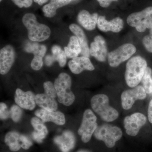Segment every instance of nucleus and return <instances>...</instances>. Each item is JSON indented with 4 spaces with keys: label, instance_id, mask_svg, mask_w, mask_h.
<instances>
[{
    "label": "nucleus",
    "instance_id": "cd10ccee",
    "mask_svg": "<svg viewBox=\"0 0 152 152\" xmlns=\"http://www.w3.org/2000/svg\"><path fill=\"white\" fill-rule=\"evenodd\" d=\"M10 117L15 122H18L22 116V110L21 107L18 105H14L11 107L10 111Z\"/></svg>",
    "mask_w": 152,
    "mask_h": 152
},
{
    "label": "nucleus",
    "instance_id": "9d476101",
    "mask_svg": "<svg viewBox=\"0 0 152 152\" xmlns=\"http://www.w3.org/2000/svg\"><path fill=\"white\" fill-rule=\"evenodd\" d=\"M146 97V93L142 86H137L131 89L124 91L121 96L123 109L130 110L136 101L143 100Z\"/></svg>",
    "mask_w": 152,
    "mask_h": 152
},
{
    "label": "nucleus",
    "instance_id": "6e6552de",
    "mask_svg": "<svg viewBox=\"0 0 152 152\" xmlns=\"http://www.w3.org/2000/svg\"><path fill=\"white\" fill-rule=\"evenodd\" d=\"M96 121V117L91 110L87 109L85 110L81 125L78 130V133L81 136V140L83 142H88L91 140L98 127Z\"/></svg>",
    "mask_w": 152,
    "mask_h": 152
},
{
    "label": "nucleus",
    "instance_id": "f704fd0d",
    "mask_svg": "<svg viewBox=\"0 0 152 152\" xmlns=\"http://www.w3.org/2000/svg\"><path fill=\"white\" fill-rule=\"evenodd\" d=\"M118 0H97L100 5L103 8H107L110 6L112 2Z\"/></svg>",
    "mask_w": 152,
    "mask_h": 152
},
{
    "label": "nucleus",
    "instance_id": "4c0bfd02",
    "mask_svg": "<svg viewBox=\"0 0 152 152\" xmlns=\"http://www.w3.org/2000/svg\"><path fill=\"white\" fill-rule=\"evenodd\" d=\"M2 1V0H0V1Z\"/></svg>",
    "mask_w": 152,
    "mask_h": 152
},
{
    "label": "nucleus",
    "instance_id": "1a4fd4ad",
    "mask_svg": "<svg viewBox=\"0 0 152 152\" xmlns=\"http://www.w3.org/2000/svg\"><path fill=\"white\" fill-rule=\"evenodd\" d=\"M146 122V117L141 113H134L125 117L124 124L126 133L132 137L137 135Z\"/></svg>",
    "mask_w": 152,
    "mask_h": 152
},
{
    "label": "nucleus",
    "instance_id": "f8f14e48",
    "mask_svg": "<svg viewBox=\"0 0 152 152\" xmlns=\"http://www.w3.org/2000/svg\"><path fill=\"white\" fill-rule=\"evenodd\" d=\"M15 58V52L13 47L7 45L0 50V73L7 74L13 64Z\"/></svg>",
    "mask_w": 152,
    "mask_h": 152
},
{
    "label": "nucleus",
    "instance_id": "2eb2a0df",
    "mask_svg": "<svg viewBox=\"0 0 152 152\" xmlns=\"http://www.w3.org/2000/svg\"><path fill=\"white\" fill-rule=\"evenodd\" d=\"M69 68L73 73L79 74L84 70L93 71L95 67L89 58L83 56L77 57L68 63Z\"/></svg>",
    "mask_w": 152,
    "mask_h": 152
},
{
    "label": "nucleus",
    "instance_id": "aec40b11",
    "mask_svg": "<svg viewBox=\"0 0 152 152\" xmlns=\"http://www.w3.org/2000/svg\"><path fill=\"white\" fill-rule=\"evenodd\" d=\"M36 103L40 107L51 111H56L58 109V104L54 98L50 97L45 94H38L35 96Z\"/></svg>",
    "mask_w": 152,
    "mask_h": 152
},
{
    "label": "nucleus",
    "instance_id": "9b49d317",
    "mask_svg": "<svg viewBox=\"0 0 152 152\" xmlns=\"http://www.w3.org/2000/svg\"><path fill=\"white\" fill-rule=\"evenodd\" d=\"M90 54L99 61H105L108 53L105 40L102 36L95 37L90 45Z\"/></svg>",
    "mask_w": 152,
    "mask_h": 152
},
{
    "label": "nucleus",
    "instance_id": "20e7f679",
    "mask_svg": "<svg viewBox=\"0 0 152 152\" xmlns=\"http://www.w3.org/2000/svg\"><path fill=\"white\" fill-rule=\"evenodd\" d=\"M54 85L58 101L60 103L66 106H70L73 103L75 97L71 91L70 76L65 73L60 74L55 80Z\"/></svg>",
    "mask_w": 152,
    "mask_h": 152
},
{
    "label": "nucleus",
    "instance_id": "c756f323",
    "mask_svg": "<svg viewBox=\"0 0 152 152\" xmlns=\"http://www.w3.org/2000/svg\"><path fill=\"white\" fill-rule=\"evenodd\" d=\"M142 43L146 50L152 53V28L150 29L149 34L145 36L142 39Z\"/></svg>",
    "mask_w": 152,
    "mask_h": 152
},
{
    "label": "nucleus",
    "instance_id": "4be33fe9",
    "mask_svg": "<svg viewBox=\"0 0 152 152\" xmlns=\"http://www.w3.org/2000/svg\"><path fill=\"white\" fill-rule=\"evenodd\" d=\"M64 50L68 58H74L81 53V48L78 39L76 36L70 38L67 46L64 47Z\"/></svg>",
    "mask_w": 152,
    "mask_h": 152
},
{
    "label": "nucleus",
    "instance_id": "c85d7f7f",
    "mask_svg": "<svg viewBox=\"0 0 152 152\" xmlns=\"http://www.w3.org/2000/svg\"><path fill=\"white\" fill-rule=\"evenodd\" d=\"M43 86L45 94L54 99L56 97L57 93L54 84L51 82L47 81L44 83Z\"/></svg>",
    "mask_w": 152,
    "mask_h": 152
},
{
    "label": "nucleus",
    "instance_id": "5701e85b",
    "mask_svg": "<svg viewBox=\"0 0 152 152\" xmlns=\"http://www.w3.org/2000/svg\"><path fill=\"white\" fill-rule=\"evenodd\" d=\"M20 136V134L16 132H9L6 135L5 142L12 151H17L21 148Z\"/></svg>",
    "mask_w": 152,
    "mask_h": 152
},
{
    "label": "nucleus",
    "instance_id": "dca6fc26",
    "mask_svg": "<svg viewBox=\"0 0 152 152\" xmlns=\"http://www.w3.org/2000/svg\"><path fill=\"white\" fill-rule=\"evenodd\" d=\"M37 117L43 122H52L58 125H63L65 123V117L63 113L59 111H51L44 109L37 110L35 113Z\"/></svg>",
    "mask_w": 152,
    "mask_h": 152
},
{
    "label": "nucleus",
    "instance_id": "473e14b6",
    "mask_svg": "<svg viewBox=\"0 0 152 152\" xmlns=\"http://www.w3.org/2000/svg\"><path fill=\"white\" fill-rule=\"evenodd\" d=\"M20 141L21 148L23 149H28L32 145V143L31 140L26 136L23 135H20Z\"/></svg>",
    "mask_w": 152,
    "mask_h": 152
},
{
    "label": "nucleus",
    "instance_id": "e433bc0d",
    "mask_svg": "<svg viewBox=\"0 0 152 152\" xmlns=\"http://www.w3.org/2000/svg\"><path fill=\"white\" fill-rule=\"evenodd\" d=\"M78 152H89L87 151H78Z\"/></svg>",
    "mask_w": 152,
    "mask_h": 152
},
{
    "label": "nucleus",
    "instance_id": "393cba45",
    "mask_svg": "<svg viewBox=\"0 0 152 152\" xmlns=\"http://www.w3.org/2000/svg\"><path fill=\"white\" fill-rule=\"evenodd\" d=\"M26 51L28 53H32L34 56H38L43 58L47 51L46 47L38 43H29L26 47Z\"/></svg>",
    "mask_w": 152,
    "mask_h": 152
},
{
    "label": "nucleus",
    "instance_id": "7ed1b4c3",
    "mask_svg": "<svg viewBox=\"0 0 152 152\" xmlns=\"http://www.w3.org/2000/svg\"><path fill=\"white\" fill-rule=\"evenodd\" d=\"M93 110L103 121L107 122H113L119 116V113L109 104V99L107 95L99 94L95 95L91 101Z\"/></svg>",
    "mask_w": 152,
    "mask_h": 152
},
{
    "label": "nucleus",
    "instance_id": "58836bf2",
    "mask_svg": "<svg viewBox=\"0 0 152 152\" xmlns=\"http://www.w3.org/2000/svg\"></svg>",
    "mask_w": 152,
    "mask_h": 152
},
{
    "label": "nucleus",
    "instance_id": "6ab92c4d",
    "mask_svg": "<svg viewBox=\"0 0 152 152\" xmlns=\"http://www.w3.org/2000/svg\"><path fill=\"white\" fill-rule=\"evenodd\" d=\"M69 28L78 39L81 48V55L83 56L89 58L91 56L90 48L88 45L86 36L84 31L78 25L76 24H72L70 25Z\"/></svg>",
    "mask_w": 152,
    "mask_h": 152
},
{
    "label": "nucleus",
    "instance_id": "ddd939ff",
    "mask_svg": "<svg viewBox=\"0 0 152 152\" xmlns=\"http://www.w3.org/2000/svg\"><path fill=\"white\" fill-rule=\"evenodd\" d=\"M35 96L31 91L24 92L18 88L16 91L15 100L22 108L32 110L35 107Z\"/></svg>",
    "mask_w": 152,
    "mask_h": 152
},
{
    "label": "nucleus",
    "instance_id": "0eeeda50",
    "mask_svg": "<svg viewBox=\"0 0 152 152\" xmlns=\"http://www.w3.org/2000/svg\"><path fill=\"white\" fill-rule=\"evenodd\" d=\"M137 51L136 47L131 43L122 45L118 48L109 53L108 61L112 67H117L121 63L130 58Z\"/></svg>",
    "mask_w": 152,
    "mask_h": 152
},
{
    "label": "nucleus",
    "instance_id": "a878e982",
    "mask_svg": "<svg viewBox=\"0 0 152 152\" xmlns=\"http://www.w3.org/2000/svg\"><path fill=\"white\" fill-rule=\"evenodd\" d=\"M143 87L147 94L152 93V70L150 67H147L142 79Z\"/></svg>",
    "mask_w": 152,
    "mask_h": 152
},
{
    "label": "nucleus",
    "instance_id": "f257e3e1",
    "mask_svg": "<svg viewBox=\"0 0 152 152\" xmlns=\"http://www.w3.org/2000/svg\"><path fill=\"white\" fill-rule=\"evenodd\" d=\"M146 61L140 56L131 58L126 65L125 79L127 85L134 88L141 81L147 68Z\"/></svg>",
    "mask_w": 152,
    "mask_h": 152
},
{
    "label": "nucleus",
    "instance_id": "a211bd4d",
    "mask_svg": "<svg viewBox=\"0 0 152 152\" xmlns=\"http://www.w3.org/2000/svg\"><path fill=\"white\" fill-rule=\"evenodd\" d=\"M99 17L96 13L91 14L88 11L83 10L79 13L77 19L79 23L84 28L92 31L96 26Z\"/></svg>",
    "mask_w": 152,
    "mask_h": 152
},
{
    "label": "nucleus",
    "instance_id": "423d86ee",
    "mask_svg": "<svg viewBox=\"0 0 152 152\" xmlns=\"http://www.w3.org/2000/svg\"><path fill=\"white\" fill-rule=\"evenodd\" d=\"M129 26L135 28L140 33L145 32L147 29L152 28V7H148L140 12L130 14L127 18Z\"/></svg>",
    "mask_w": 152,
    "mask_h": 152
},
{
    "label": "nucleus",
    "instance_id": "bb28decb",
    "mask_svg": "<svg viewBox=\"0 0 152 152\" xmlns=\"http://www.w3.org/2000/svg\"><path fill=\"white\" fill-rule=\"evenodd\" d=\"M31 124L35 131L45 138L48 134V130L43 122L37 117H33L31 120Z\"/></svg>",
    "mask_w": 152,
    "mask_h": 152
},
{
    "label": "nucleus",
    "instance_id": "412c9836",
    "mask_svg": "<svg viewBox=\"0 0 152 152\" xmlns=\"http://www.w3.org/2000/svg\"><path fill=\"white\" fill-rule=\"evenodd\" d=\"M72 0H50V2L42 8L44 15L48 18H53L56 14L57 10L66 6Z\"/></svg>",
    "mask_w": 152,
    "mask_h": 152
},
{
    "label": "nucleus",
    "instance_id": "7c9ffc66",
    "mask_svg": "<svg viewBox=\"0 0 152 152\" xmlns=\"http://www.w3.org/2000/svg\"><path fill=\"white\" fill-rule=\"evenodd\" d=\"M43 65L42 57L38 56H34L31 62V67L34 70L40 69Z\"/></svg>",
    "mask_w": 152,
    "mask_h": 152
},
{
    "label": "nucleus",
    "instance_id": "c9c22d12",
    "mask_svg": "<svg viewBox=\"0 0 152 152\" xmlns=\"http://www.w3.org/2000/svg\"><path fill=\"white\" fill-rule=\"evenodd\" d=\"M35 2L37 3L39 5L42 6L44 4L47 2L49 0H34Z\"/></svg>",
    "mask_w": 152,
    "mask_h": 152
},
{
    "label": "nucleus",
    "instance_id": "2f4dec72",
    "mask_svg": "<svg viewBox=\"0 0 152 152\" xmlns=\"http://www.w3.org/2000/svg\"><path fill=\"white\" fill-rule=\"evenodd\" d=\"M10 116V113L9 111L5 104L1 102L0 104V118L1 120H6Z\"/></svg>",
    "mask_w": 152,
    "mask_h": 152
},
{
    "label": "nucleus",
    "instance_id": "72a5a7b5",
    "mask_svg": "<svg viewBox=\"0 0 152 152\" xmlns=\"http://www.w3.org/2000/svg\"><path fill=\"white\" fill-rule=\"evenodd\" d=\"M16 5L19 8H28L32 5L33 0H12Z\"/></svg>",
    "mask_w": 152,
    "mask_h": 152
},
{
    "label": "nucleus",
    "instance_id": "4468645a",
    "mask_svg": "<svg viewBox=\"0 0 152 152\" xmlns=\"http://www.w3.org/2000/svg\"><path fill=\"white\" fill-rule=\"evenodd\" d=\"M98 28L104 32L112 31L114 33H118L123 29L124 22L123 19L119 17H116L110 21L107 20L105 17L100 16L98 20Z\"/></svg>",
    "mask_w": 152,
    "mask_h": 152
},
{
    "label": "nucleus",
    "instance_id": "39448f33",
    "mask_svg": "<svg viewBox=\"0 0 152 152\" xmlns=\"http://www.w3.org/2000/svg\"><path fill=\"white\" fill-rule=\"evenodd\" d=\"M94 135L98 140L103 141L107 148H112L121 138L123 132L118 127L104 124L98 127Z\"/></svg>",
    "mask_w": 152,
    "mask_h": 152
},
{
    "label": "nucleus",
    "instance_id": "f3484780",
    "mask_svg": "<svg viewBox=\"0 0 152 152\" xmlns=\"http://www.w3.org/2000/svg\"><path fill=\"white\" fill-rule=\"evenodd\" d=\"M54 141L62 151L69 152L75 147L76 139L73 133L70 131H66L61 135L56 137Z\"/></svg>",
    "mask_w": 152,
    "mask_h": 152
},
{
    "label": "nucleus",
    "instance_id": "b1692460",
    "mask_svg": "<svg viewBox=\"0 0 152 152\" xmlns=\"http://www.w3.org/2000/svg\"><path fill=\"white\" fill-rule=\"evenodd\" d=\"M53 53L52 56H49L50 62L52 64L54 61H57L61 67H64L66 63L67 56L64 50H63L59 46L55 45L52 48Z\"/></svg>",
    "mask_w": 152,
    "mask_h": 152
},
{
    "label": "nucleus",
    "instance_id": "f03ea898",
    "mask_svg": "<svg viewBox=\"0 0 152 152\" xmlns=\"http://www.w3.org/2000/svg\"><path fill=\"white\" fill-rule=\"evenodd\" d=\"M22 22L28 31V37L32 42H42L48 39L51 34L50 28L38 23L36 16L31 13L25 14Z\"/></svg>",
    "mask_w": 152,
    "mask_h": 152
}]
</instances>
